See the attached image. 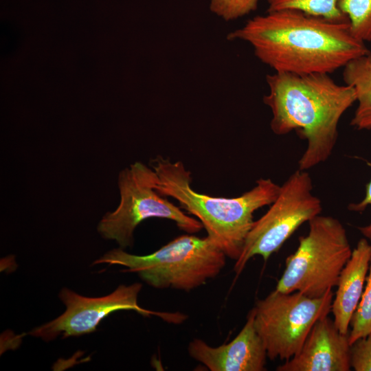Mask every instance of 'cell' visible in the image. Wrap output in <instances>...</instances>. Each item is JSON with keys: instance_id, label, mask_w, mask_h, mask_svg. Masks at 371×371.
Instances as JSON below:
<instances>
[{"instance_id": "obj_12", "label": "cell", "mask_w": 371, "mask_h": 371, "mask_svg": "<svg viewBox=\"0 0 371 371\" xmlns=\"http://www.w3.org/2000/svg\"><path fill=\"white\" fill-rule=\"evenodd\" d=\"M371 260V244L361 238L341 271L331 311L339 332L348 333L351 317L361 297Z\"/></svg>"}, {"instance_id": "obj_8", "label": "cell", "mask_w": 371, "mask_h": 371, "mask_svg": "<svg viewBox=\"0 0 371 371\" xmlns=\"http://www.w3.org/2000/svg\"><path fill=\"white\" fill-rule=\"evenodd\" d=\"M334 293L320 297L274 290L254 307V325L271 360H288L302 347L312 327L331 311Z\"/></svg>"}, {"instance_id": "obj_19", "label": "cell", "mask_w": 371, "mask_h": 371, "mask_svg": "<svg viewBox=\"0 0 371 371\" xmlns=\"http://www.w3.org/2000/svg\"><path fill=\"white\" fill-rule=\"evenodd\" d=\"M368 206H371V179L366 184L363 199L357 203H350L348 208L352 212H361ZM358 229L363 236L371 243V223L364 226L358 227Z\"/></svg>"}, {"instance_id": "obj_1", "label": "cell", "mask_w": 371, "mask_h": 371, "mask_svg": "<svg viewBox=\"0 0 371 371\" xmlns=\"http://www.w3.org/2000/svg\"><path fill=\"white\" fill-rule=\"evenodd\" d=\"M249 43L256 57L276 72L331 74L366 54L349 22H335L296 10L267 12L227 35Z\"/></svg>"}, {"instance_id": "obj_13", "label": "cell", "mask_w": 371, "mask_h": 371, "mask_svg": "<svg viewBox=\"0 0 371 371\" xmlns=\"http://www.w3.org/2000/svg\"><path fill=\"white\" fill-rule=\"evenodd\" d=\"M343 79L355 89L358 104L350 125L357 131L371 130V51L348 63Z\"/></svg>"}, {"instance_id": "obj_3", "label": "cell", "mask_w": 371, "mask_h": 371, "mask_svg": "<svg viewBox=\"0 0 371 371\" xmlns=\"http://www.w3.org/2000/svg\"><path fill=\"white\" fill-rule=\"evenodd\" d=\"M150 166L157 175V192L177 201L201 223L207 236L226 256L235 260L252 227L254 212L270 205L280 188L271 179L261 178L237 197L213 196L192 188L191 172L181 161H172L159 155L150 161Z\"/></svg>"}, {"instance_id": "obj_18", "label": "cell", "mask_w": 371, "mask_h": 371, "mask_svg": "<svg viewBox=\"0 0 371 371\" xmlns=\"http://www.w3.org/2000/svg\"><path fill=\"white\" fill-rule=\"evenodd\" d=\"M350 364L355 371H371V333L350 345Z\"/></svg>"}, {"instance_id": "obj_14", "label": "cell", "mask_w": 371, "mask_h": 371, "mask_svg": "<svg viewBox=\"0 0 371 371\" xmlns=\"http://www.w3.org/2000/svg\"><path fill=\"white\" fill-rule=\"evenodd\" d=\"M267 12L296 10L335 22H349L337 6L339 0H267Z\"/></svg>"}, {"instance_id": "obj_4", "label": "cell", "mask_w": 371, "mask_h": 371, "mask_svg": "<svg viewBox=\"0 0 371 371\" xmlns=\"http://www.w3.org/2000/svg\"><path fill=\"white\" fill-rule=\"evenodd\" d=\"M226 255L207 236L181 235L145 256L113 249L93 264L124 266L150 286L190 291L216 277L226 263Z\"/></svg>"}, {"instance_id": "obj_5", "label": "cell", "mask_w": 371, "mask_h": 371, "mask_svg": "<svg viewBox=\"0 0 371 371\" xmlns=\"http://www.w3.org/2000/svg\"><path fill=\"white\" fill-rule=\"evenodd\" d=\"M308 225V234L299 238L297 249L286 258L276 290L320 297L337 286L352 249L346 230L337 218L319 214Z\"/></svg>"}, {"instance_id": "obj_2", "label": "cell", "mask_w": 371, "mask_h": 371, "mask_svg": "<svg viewBox=\"0 0 371 371\" xmlns=\"http://www.w3.org/2000/svg\"><path fill=\"white\" fill-rule=\"evenodd\" d=\"M266 82L269 93L262 101L271 111L272 132L295 131L306 141L298 169L308 170L328 160L337 144L339 122L356 102L353 87L324 73L274 71L266 76Z\"/></svg>"}, {"instance_id": "obj_15", "label": "cell", "mask_w": 371, "mask_h": 371, "mask_svg": "<svg viewBox=\"0 0 371 371\" xmlns=\"http://www.w3.org/2000/svg\"><path fill=\"white\" fill-rule=\"evenodd\" d=\"M337 6L348 19L353 36L363 43L371 41V0H339Z\"/></svg>"}, {"instance_id": "obj_6", "label": "cell", "mask_w": 371, "mask_h": 371, "mask_svg": "<svg viewBox=\"0 0 371 371\" xmlns=\"http://www.w3.org/2000/svg\"><path fill=\"white\" fill-rule=\"evenodd\" d=\"M157 175L154 169L142 162L135 161L118 175L120 201L117 208L106 213L97 229L105 239L115 240L125 249L133 245L137 226L150 218H166L188 234L203 228L201 223L186 214L155 189Z\"/></svg>"}, {"instance_id": "obj_17", "label": "cell", "mask_w": 371, "mask_h": 371, "mask_svg": "<svg viewBox=\"0 0 371 371\" xmlns=\"http://www.w3.org/2000/svg\"><path fill=\"white\" fill-rule=\"evenodd\" d=\"M259 0H210V11L225 21L236 20L255 11Z\"/></svg>"}, {"instance_id": "obj_16", "label": "cell", "mask_w": 371, "mask_h": 371, "mask_svg": "<svg viewBox=\"0 0 371 371\" xmlns=\"http://www.w3.org/2000/svg\"><path fill=\"white\" fill-rule=\"evenodd\" d=\"M368 271L361 297L350 322V345L371 333V260Z\"/></svg>"}, {"instance_id": "obj_7", "label": "cell", "mask_w": 371, "mask_h": 371, "mask_svg": "<svg viewBox=\"0 0 371 371\" xmlns=\"http://www.w3.org/2000/svg\"><path fill=\"white\" fill-rule=\"evenodd\" d=\"M313 188L309 173L300 169L280 186L268 210L254 222L234 267L236 276L255 256L267 260L300 226L321 214L322 201L313 194Z\"/></svg>"}, {"instance_id": "obj_9", "label": "cell", "mask_w": 371, "mask_h": 371, "mask_svg": "<svg viewBox=\"0 0 371 371\" xmlns=\"http://www.w3.org/2000/svg\"><path fill=\"white\" fill-rule=\"evenodd\" d=\"M142 285L139 282L121 284L113 292L102 297H86L64 287L58 296L66 307L58 317L32 329L29 335L50 341L60 335L62 338L81 336L94 332L101 321L117 311H134L144 316L155 315L174 324L183 322L186 317L179 313L150 311L138 304V295Z\"/></svg>"}, {"instance_id": "obj_10", "label": "cell", "mask_w": 371, "mask_h": 371, "mask_svg": "<svg viewBox=\"0 0 371 371\" xmlns=\"http://www.w3.org/2000/svg\"><path fill=\"white\" fill-rule=\"evenodd\" d=\"M254 308L237 336L217 347L194 339L188 345L190 356L211 371H263L267 357L264 344L254 325Z\"/></svg>"}, {"instance_id": "obj_11", "label": "cell", "mask_w": 371, "mask_h": 371, "mask_svg": "<svg viewBox=\"0 0 371 371\" xmlns=\"http://www.w3.org/2000/svg\"><path fill=\"white\" fill-rule=\"evenodd\" d=\"M350 348L349 333H341L326 316L315 322L300 351L276 370L349 371Z\"/></svg>"}]
</instances>
